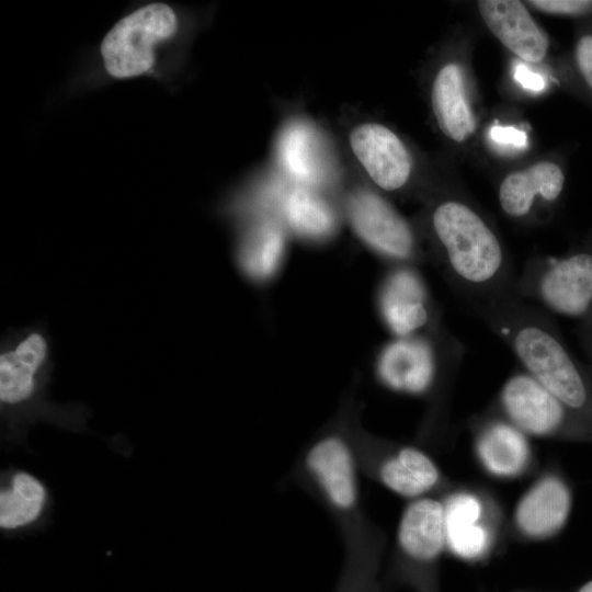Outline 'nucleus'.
<instances>
[{
    "instance_id": "1",
    "label": "nucleus",
    "mask_w": 592,
    "mask_h": 592,
    "mask_svg": "<svg viewBox=\"0 0 592 592\" xmlns=\"http://www.w3.org/2000/svg\"><path fill=\"white\" fill-rule=\"evenodd\" d=\"M353 430L327 429L299 453L293 480L330 515L348 555L354 560L375 558L384 544L380 531L363 502Z\"/></svg>"
},
{
    "instance_id": "2",
    "label": "nucleus",
    "mask_w": 592,
    "mask_h": 592,
    "mask_svg": "<svg viewBox=\"0 0 592 592\" xmlns=\"http://www.w3.org/2000/svg\"><path fill=\"white\" fill-rule=\"evenodd\" d=\"M485 320L504 341L524 372L569 409H582L588 389L577 365L544 319L543 311L513 292L479 304Z\"/></svg>"
},
{
    "instance_id": "3",
    "label": "nucleus",
    "mask_w": 592,
    "mask_h": 592,
    "mask_svg": "<svg viewBox=\"0 0 592 592\" xmlns=\"http://www.w3.org/2000/svg\"><path fill=\"white\" fill-rule=\"evenodd\" d=\"M445 270L454 284L481 304L513 292L511 267L496 234L468 205L445 201L432 214Z\"/></svg>"
},
{
    "instance_id": "4",
    "label": "nucleus",
    "mask_w": 592,
    "mask_h": 592,
    "mask_svg": "<svg viewBox=\"0 0 592 592\" xmlns=\"http://www.w3.org/2000/svg\"><path fill=\"white\" fill-rule=\"evenodd\" d=\"M361 473L399 498L412 501L430 496L442 482V473L424 449L398 444L353 430Z\"/></svg>"
},
{
    "instance_id": "5",
    "label": "nucleus",
    "mask_w": 592,
    "mask_h": 592,
    "mask_svg": "<svg viewBox=\"0 0 592 592\" xmlns=\"http://www.w3.org/2000/svg\"><path fill=\"white\" fill-rule=\"evenodd\" d=\"M513 293L551 312L582 317L592 307V254L535 260L524 267Z\"/></svg>"
},
{
    "instance_id": "6",
    "label": "nucleus",
    "mask_w": 592,
    "mask_h": 592,
    "mask_svg": "<svg viewBox=\"0 0 592 592\" xmlns=\"http://www.w3.org/2000/svg\"><path fill=\"white\" fill-rule=\"evenodd\" d=\"M177 29V14L161 2L149 3L124 16L101 43L106 72L116 79L148 72L155 62V47L172 37Z\"/></svg>"
},
{
    "instance_id": "7",
    "label": "nucleus",
    "mask_w": 592,
    "mask_h": 592,
    "mask_svg": "<svg viewBox=\"0 0 592 592\" xmlns=\"http://www.w3.org/2000/svg\"><path fill=\"white\" fill-rule=\"evenodd\" d=\"M45 330L30 327L2 341L0 353V400L5 407L32 400L45 383L50 363Z\"/></svg>"
},
{
    "instance_id": "8",
    "label": "nucleus",
    "mask_w": 592,
    "mask_h": 592,
    "mask_svg": "<svg viewBox=\"0 0 592 592\" xmlns=\"http://www.w3.org/2000/svg\"><path fill=\"white\" fill-rule=\"evenodd\" d=\"M498 406L501 415L530 439L557 435L566 425L569 409L526 372L504 382Z\"/></svg>"
},
{
    "instance_id": "9",
    "label": "nucleus",
    "mask_w": 592,
    "mask_h": 592,
    "mask_svg": "<svg viewBox=\"0 0 592 592\" xmlns=\"http://www.w3.org/2000/svg\"><path fill=\"white\" fill-rule=\"evenodd\" d=\"M375 372L380 385L392 392L426 396L437 384V350L423 335L396 338L382 349Z\"/></svg>"
},
{
    "instance_id": "10",
    "label": "nucleus",
    "mask_w": 592,
    "mask_h": 592,
    "mask_svg": "<svg viewBox=\"0 0 592 592\" xmlns=\"http://www.w3.org/2000/svg\"><path fill=\"white\" fill-rule=\"evenodd\" d=\"M442 502L446 551L471 562L487 557L497 542V528L486 499L477 491L458 489Z\"/></svg>"
},
{
    "instance_id": "11",
    "label": "nucleus",
    "mask_w": 592,
    "mask_h": 592,
    "mask_svg": "<svg viewBox=\"0 0 592 592\" xmlns=\"http://www.w3.org/2000/svg\"><path fill=\"white\" fill-rule=\"evenodd\" d=\"M351 224L373 250L392 260H409L414 239L408 223L378 194L366 190L353 193L348 202Z\"/></svg>"
},
{
    "instance_id": "12",
    "label": "nucleus",
    "mask_w": 592,
    "mask_h": 592,
    "mask_svg": "<svg viewBox=\"0 0 592 592\" xmlns=\"http://www.w3.org/2000/svg\"><path fill=\"white\" fill-rule=\"evenodd\" d=\"M382 319L397 338L418 335L432 321L433 311L426 285L412 267L392 270L378 296Z\"/></svg>"
},
{
    "instance_id": "13",
    "label": "nucleus",
    "mask_w": 592,
    "mask_h": 592,
    "mask_svg": "<svg viewBox=\"0 0 592 592\" xmlns=\"http://www.w3.org/2000/svg\"><path fill=\"white\" fill-rule=\"evenodd\" d=\"M570 509L571 497L566 482L556 474H543L516 502L513 525L528 540H545L565 526Z\"/></svg>"
},
{
    "instance_id": "14",
    "label": "nucleus",
    "mask_w": 592,
    "mask_h": 592,
    "mask_svg": "<svg viewBox=\"0 0 592 592\" xmlns=\"http://www.w3.org/2000/svg\"><path fill=\"white\" fill-rule=\"evenodd\" d=\"M396 554L414 566H428L446 550L442 500L431 496L408 501L396 530Z\"/></svg>"
},
{
    "instance_id": "15",
    "label": "nucleus",
    "mask_w": 592,
    "mask_h": 592,
    "mask_svg": "<svg viewBox=\"0 0 592 592\" xmlns=\"http://www.w3.org/2000/svg\"><path fill=\"white\" fill-rule=\"evenodd\" d=\"M474 454L485 474L503 481L523 476L533 460L530 437L502 415L486 419L478 426Z\"/></svg>"
},
{
    "instance_id": "16",
    "label": "nucleus",
    "mask_w": 592,
    "mask_h": 592,
    "mask_svg": "<svg viewBox=\"0 0 592 592\" xmlns=\"http://www.w3.org/2000/svg\"><path fill=\"white\" fill-rule=\"evenodd\" d=\"M350 145L371 179L387 191L398 190L408 181L412 161L400 138L384 125L366 123L350 134Z\"/></svg>"
},
{
    "instance_id": "17",
    "label": "nucleus",
    "mask_w": 592,
    "mask_h": 592,
    "mask_svg": "<svg viewBox=\"0 0 592 592\" xmlns=\"http://www.w3.org/2000/svg\"><path fill=\"white\" fill-rule=\"evenodd\" d=\"M481 18L491 33L524 62L543 60L549 47L546 34L517 0H481Z\"/></svg>"
},
{
    "instance_id": "18",
    "label": "nucleus",
    "mask_w": 592,
    "mask_h": 592,
    "mask_svg": "<svg viewBox=\"0 0 592 592\" xmlns=\"http://www.w3.org/2000/svg\"><path fill=\"white\" fill-rule=\"evenodd\" d=\"M565 175L560 167L540 161L508 174L499 187V202L503 212L514 218L527 216L537 197L553 202L561 193Z\"/></svg>"
},
{
    "instance_id": "19",
    "label": "nucleus",
    "mask_w": 592,
    "mask_h": 592,
    "mask_svg": "<svg viewBox=\"0 0 592 592\" xmlns=\"http://www.w3.org/2000/svg\"><path fill=\"white\" fill-rule=\"evenodd\" d=\"M431 101L436 122L446 137L462 143L473 135L475 116L466 96L464 72L458 64H446L436 73Z\"/></svg>"
},
{
    "instance_id": "20",
    "label": "nucleus",
    "mask_w": 592,
    "mask_h": 592,
    "mask_svg": "<svg viewBox=\"0 0 592 592\" xmlns=\"http://www.w3.org/2000/svg\"><path fill=\"white\" fill-rule=\"evenodd\" d=\"M278 159L300 186L320 183L326 175L321 145L314 128L304 122L287 125L278 139Z\"/></svg>"
},
{
    "instance_id": "21",
    "label": "nucleus",
    "mask_w": 592,
    "mask_h": 592,
    "mask_svg": "<svg viewBox=\"0 0 592 592\" xmlns=\"http://www.w3.org/2000/svg\"><path fill=\"white\" fill-rule=\"evenodd\" d=\"M284 249L285 238L281 226L273 219H262L248 231L240 244V269L251 280L266 281L276 273Z\"/></svg>"
},
{
    "instance_id": "22",
    "label": "nucleus",
    "mask_w": 592,
    "mask_h": 592,
    "mask_svg": "<svg viewBox=\"0 0 592 592\" xmlns=\"http://www.w3.org/2000/svg\"><path fill=\"white\" fill-rule=\"evenodd\" d=\"M282 209L288 225L303 237L320 239L333 230L334 217L330 207L306 186L298 185L288 191Z\"/></svg>"
},
{
    "instance_id": "23",
    "label": "nucleus",
    "mask_w": 592,
    "mask_h": 592,
    "mask_svg": "<svg viewBox=\"0 0 592 592\" xmlns=\"http://www.w3.org/2000/svg\"><path fill=\"white\" fill-rule=\"evenodd\" d=\"M46 499L43 485L27 473L16 474L0 494V525L13 530L35 521Z\"/></svg>"
},
{
    "instance_id": "24",
    "label": "nucleus",
    "mask_w": 592,
    "mask_h": 592,
    "mask_svg": "<svg viewBox=\"0 0 592 592\" xmlns=\"http://www.w3.org/2000/svg\"><path fill=\"white\" fill-rule=\"evenodd\" d=\"M527 3L539 11L558 15L578 16L592 12L590 0H534Z\"/></svg>"
},
{
    "instance_id": "25",
    "label": "nucleus",
    "mask_w": 592,
    "mask_h": 592,
    "mask_svg": "<svg viewBox=\"0 0 592 592\" xmlns=\"http://www.w3.org/2000/svg\"><path fill=\"white\" fill-rule=\"evenodd\" d=\"M489 138L502 149L521 150L527 146V134L514 126L494 125L489 130Z\"/></svg>"
},
{
    "instance_id": "26",
    "label": "nucleus",
    "mask_w": 592,
    "mask_h": 592,
    "mask_svg": "<svg viewBox=\"0 0 592 592\" xmlns=\"http://www.w3.org/2000/svg\"><path fill=\"white\" fill-rule=\"evenodd\" d=\"M577 68L592 91V34L582 35L574 47Z\"/></svg>"
},
{
    "instance_id": "27",
    "label": "nucleus",
    "mask_w": 592,
    "mask_h": 592,
    "mask_svg": "<svg viewBox=\"0 0 592 592\" xmlns=\"http://www.w3.org/2000/svg\"><path fill=\"white\" fill-rule=\"evenodd\" d=\"M513 76L523 89L531 92H540L546 84L543 76L533 71L524 61L515 64Z\"/></svg>"
},
{
    "instance_id": "28",
    "label": "nucleus",
    "mask_w": 592,
    "mask_h": 592,
    "mask_svg": "<svg viewBox=\"0 0 592 592\" xmlns=\"http://www.w3.org/2000/svg\"><path fill=\"white\" fill-rule=\"evenodd\" d=\"M579 592H592V581L588 582L585 585H583Z\"/></svg>"
}]
</instances>
